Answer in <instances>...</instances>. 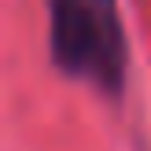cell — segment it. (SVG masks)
<instances>
[{
  "instance_id": "6da1fadb",
  "label": "cell",
  "mask_w": 151,
  "mask_h": 151,
  "mask_svg": "<svg viewBox=\"0 0 151 151\" xmlns=\"http://www.w3.org/2000/svg\"><path fill=\"white\" fill-rule=\"evenodd\" d=\"M52 59L70 78L118 92L125 81V29L118 0H48Z\"/></svg>"
}]
</instances>
